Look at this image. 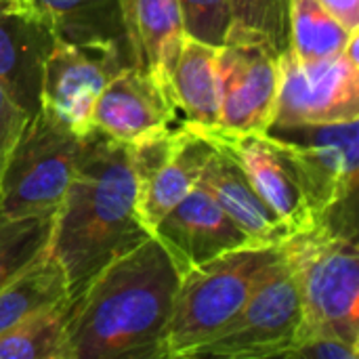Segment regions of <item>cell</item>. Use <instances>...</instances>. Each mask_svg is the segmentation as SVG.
<instances>
[{
    "mask_svg": "<svg viewBox=\"0 0 359 359\" xmlns=\"http://www.w3.org/2000/svg\"><path fill=\"white\" fill-rule=\"evenodd\" d=\"M282 250L299 286V332L326 330L359 347L358 233L320 221L292 233Z\"/></svg>",
    "mask_w": 359,
    "mask_h": 359,
    "instance_id": "277c9868",
    "label": "cell"
},
{
    "mask_svg": "<svg viewBox=\"0 0 359 359\" xmlns=\"http://www.w3.org/2000/svg\"><path fill=\"white\" fill-rule=\"evenodd\" d=\"M126 63L114 55H103L55 40L46 57L40 84V111L78 137L93 133V107L105 84Z\"/></svg>",
    "mask_w": 359,
    "mask_h": 359,
    "instance_id": "8fae6325",
    "label": "cell"
},
{
    "mask_svg": "<svg viewBox=\"0 0 359 359\" xmlns=\"http://www.w3.org/2000/svg\"><path fill=\"white\" fill-rule=\"evenodd\" d=\"M282 358L290 359H358L359 347L349 345L345 339L326 332L309 330L299 332L294 343L286 349Z\"/></svg>",
    "mask_w": 359,
    "mask_h": 359,
    "instance_id": "484cf974",
    "label": "cell"
},
{
    "mask_svg": "<svg viewBox=\"0 0 359 359\" xmlns=\"http://www.w3.org/2000/svg\"><path fill=\"white\" fill-rule=\"evenodd\" d=\"M318 2L347 32L359 29V0H318Z\"/></svg>",
    "mask_w": 359,
    "mask_h": 359,
    "instance_id": "83f0119b",
    "label": "cell"
},
{
    "mask_svg": "<svg viewBox=\"0 0 359 359\" xmlns=\"http://www.w3.org/2000/svg\"><path fill=\"white\" fill-rule=\"evenodd\" d=\"M351 32L330 17L318 0H290L288 50L299 63H318L345 50Z\"/></svg>",
    "mask_w": 359,
    "mask_h": 359,
    "instance_id": "44dd1931",
    "label": "cell"
},
{
    "mask_svg": "<svg viewBox=\"0 0 359 359\" xmlns=\"http://www.w3.org/2000/svg\"><path fill=\"white\" fill-rule=\"evenodd\" d=\"M359 120V63L345 53L299 63L280 53V88L271 128Z\"/></svg>",
    "mask_w": 359,
    "mask_h": 359,
    "instance_id": "9c48e42d",
    "label": "cell"
},
{
    "mask_svg": "<svg viewBox=\"0 0 359 359\" xmlns=\"http://www.w3.org/2000/svg\"><path fill=\"white\" fill-rule=\"evenodd\" d=\"M53 219L40 215L0 223V290L48 246Z\"/></svg>",
    "mask_w": 359,
    "mask_h": 359,
    "instance_id": "cb8c5ba5",
    "label": "cell"
},
{
    "mask_svg": "<svg viewBox=\"0 0 359 359\" xmlns=\"http://www.w3.org/2000/svg\"><path fill=\"white\" fill-rule=\"evenodd\" d=\"M69 299V286L61 263L48 246L0 290V334L27 316Z\"/></svg>",
    "mask_w": 359,
    "mask_h": 359,
    "instance_id": "ffe728a7",
    "label": "cell"
},
{
    "mask_svg": "<svg viewBox=\"0 0 359 359\" xmlns=\"http://www.w3.org/2000/svg\"><path fill=\"white\" fill-rule=\"evenodd\" d=\"M55 40L50 21L32 0H0V88L29 118L40 111L44 63Z\"/></svg>",
    "mask_w": 359,
    "mask_h": 359,
    "instance_id": "4fadbf2b",
    "label": "cell"
},
{
    "mask_svg": "<svg viewBox=\"0 0 359 359\" xmlns=\"http://www.w3.org/2000/svg\"><path fill=\"white\" fill-rule=\"evenodd\" d=\"M215 145L200 133L175 124L128 145L137 181V208L154 236L158 221L200 181Z\"/></svg>",
    "mask_w": 359,
    "mask_h": 359,
    "instance_id": "ba28073f",
    "label": "cell"
},
{
    "mask_svg": "<svg viewBox=\"0 0 359 359\" xmlns=\"http://www.w3.org/2000/svg\"><path fill=\"white\" fill-rule=\"evenodd\" d=\"M93 130L130 145L179 124L170 90L137 65L122 67L101 90L90 118Z\"/></svg>",
    "mask_w": 359,
    "mask_h": 359,
    "instance_id": "5bb4252c",
    "label": "cell"
},
{
    "mask_svg": "<svg viewBox=\"0 0 359 359\" xmlns=\"http://www.w3.org/2000/svg\"><path fill=\"white\" fill-rule=\"evenodd\" d=\"M59 40L133 65L120 0H32Z\"/></svg>",
    "mask_w": 359,
    "mask_h": 359,
    "instance_id": "ac0fdd59",
    "label": "cell"
},
{
    "mask_svg": "<svg viewBox=\"0 0 359 359\" xmlns=\"http://www.w3.org/2000/svg\"><path fill=\"white\" fill-rule=\"evenodd\" d=\"M67 301L36 311L2 332L0 359H67Z\"/></svg>",
    "mask_w": 359,
    "mask_h": 359,
    "instance_id": "7402d4cb",
    "label": "cell"
},
{
    "mask_svg": "<svg viewBox=\"0 0 359 359\" xmlns=\"http://www.w3.org/2000/svg\"><path fill=\"white\" fill-rule=\"evenodd\" d=\"M282 259V246H246L185 271L160 359L191 358L240 313L257 286Z\"/></svg>",
    "mask_w": 359,
    "mask_h": 359,
    "instance_id": "3957f363",
    "label": "cell"
},
{
    "mask_svg": "<svg viewBox=\"0 0 359 359\" xmlns=\"http://www.w3.org/2000/svg\"><path fill=\"white\" fill-rule=\"evenodd\" d=\"M217 149L227 151L265 204L282 219L290 233L305 231L320 223L313 210L294 162L282 143L269 133L263 135H204Z\"/></svg>",
    "mask_w": 359,
    "mask_h": 359,
    "instance_id": "7c38bea8",
    "label": "cell"
},
{
    "mask_svg": "<svg viewBox=\"0 0 359 359\" xmlns=\"http://www.w3.org/2000/svg\"><path fill=\"white\" fill-rule=\"evenodd\" d=\"M303 322L299 286L286 257L257 286L240 313L191 358H282Z\"/></svg>",
    "mask_w": 359,
    "mask_h": 359,
    "instance_id": "52a82bcc",
    "label": "cell"
},
{
    "mask_svg": "<svg viewBox=\"0 0 359 359\" xmlns=\"http://www.w3.org/2000/svg\"><path fill=\"white\" fill-rule=\"evenodd\" d=\"M198 185L212 196L227 217L248 236L252 246H282L292 236L227 151L215 147Z\"/></svg>",
    "mask_w": 359,
    "mask_h": 359,
    "instance_id": "2e32d148",
    "label": "cell"
},
{
    "mask_svg": "<svg viewBox=\"0 0 359 359\" xmlns=\"http://www.w3.org/2000/svg\"><path fill=\"white\" fill-rule=\"evenodd\" d=\"M151 238L137 208L128 145L93 130L55 212L48 250L61 263L69 299L111 261Z\"/></svg>",
    "mask_w": 359,
    "mask_h": 359,
    "instance_id": "7a4b0ae2",
    "label": "cell"
},
{
    "mask_svg": "<svg viewBox=\"0 0 359 359\" xmlns=\"http://www.w3.org/2000/svg\"><path fill=\"white\" fill-rule=\"evenodd\" d=\"M181 273L151 236L67 301V359H160Z\"/></svg>",
    "mask_w": 359,
    "mask_h": 359,
    "instance_id": "6da1fadb",
    "label": "cell"
},
{
    "mask_svg": "<svg viewBox=\"0 0 359 359\" xmlns=\"http://www.w3.org/2000/svg\"><path fill=\"white\" fill-rule=\"evenodd\" d=\"M221 135H263L271 128L280 88V53L259 42L217 48Z\"/></svg>",
    "mask_w": 359,
    "mask_h": 359,
    "instance_id": "30bf717a",
    "label": "cell"
},
{
    "mask_svg": "<svg viewBox=\"0 0 359 359\" xmlns=\"http://www.w3.org/2000/svg\"><path fill=\"white\" fill-rule=\"evenodd\" d=\"M179 8L187 38L210 46L225 44L231 23L229 0H179Z\"/></svg>",
    "mask_w": 359,
    "mask_h": 359,
    "instance_id": "d4e9b609",
    "label": "cell"
},
{
    "mask_svg": "<svg viewBox=\"0 0 359 359\" xmlns=\"http://www.w3.org/2000/svg\"><path fill=\"white\" fill-rule=\"evenodd\" d=\"M217 48L185 36L181 55L170 76V95L179 124L210 135L219 128Z\"/></svg>",
    "mask_w": 359,
    "mask_h": 359,
    "instance_id": "d6986e66",
    "label": "cell"
},
{
    "mask_svg": "<svg viewBox=\"0 0 359 359\" xmlns=\"http://www.w3.org/2000/svg\"><path fill=\"white\" fill-rule=\"evenodd\" d=\"M231 23L225 42H259L288 50L290 0H229Z\"/></svg>",
    "mask_w": 359,
    "mask_h": 359,
    "instance_id": "603a6c76",
    "label": "cell"
},
{
    "mask_svg": "<svg viewBox=\"0 0 359 359\" xmlns=\"http://www.w3.org/2000/svg\"><path fill=\"white\" fill-rule=\"evenodd\" d=\"M154 238L170 255L181 276L215 257L252 246L248 236L200 185L158 221Z\"/></svg>",
    "mask_w": 359,
    "mask_h": 359,
    "instance_id": "9a60e30c",
    "label": "cell"
},
{
    "mask_svg": "<svg viewBox=\"0 0 359 359\" xmlns=\"http://www.w3.org/2000/svg\"><path fill=\"white\" fill-rule=\"evenodd\" d=\"M27 120L29 116L23 109H19L0 88V177L11 156V149Z\"/></svg>",
    "mask_w": 359,
    "mask_h": 359,
    "instance_id": "4316f807",
    "label": "cell"
},
{
    "mask_svg": "<svg viewBox=\"0 0 359 359\" xmlns=\"http://www.w3.org/2000/svg\"><path fill=\"white\" fill-rule=\"evenodd\" d=\"M297 166L320 221L358 231L359 120L269 128Z\"/></svg>",
    "mask_w": 359,
    "mask_h": 359,
    "instance_id": "8992f818",
    "label": "cell"
},
{
    "mask_svg": "<svg viewBox=\"0 0 359 359\" xmlns=\"http://www.w3.org/2000/svg\"><path fill=\"white\" fill-rule=\"evenodd\" d=\"M86 137L74 135L42 111L32 116L0 177V223L55 215Z\"/></svg>",
    "mask_w": 359,
    "mask_h": 359,
    "instance_id": "5b68a950",
    "label": "cell"
},
{
    "mask_svg": "<svg viewBox=\"0 0 359 359\" xmlns=\"http://www.w3.org/2000/svg\"><path fill=\"white\" fill-rule=\"evenodd\" d=\"M133 65L170 90V76L185 42L179 0H120Z\"/></svg>",
    "mask_w": 359,
    "mask_h": 359,
    "instance_id": "e0dca14e",
    "label": "cell"
}]
</instances>
